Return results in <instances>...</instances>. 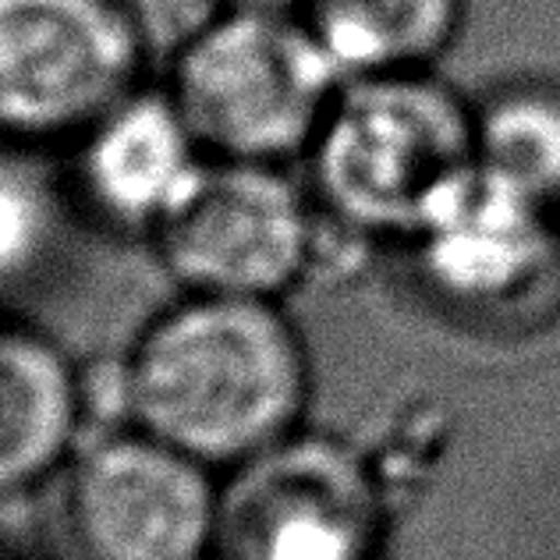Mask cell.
I'll return each instance as SVG.
<instances>
[{
	"label": "cell",
	"instance_id": "6da1fadb",
	"mask_svg": "<svg viewBox=\"0 0 560 560\" xmlns=\"http://www.w3.org/2000/svg\"><path fill=\"white\" fill-rule=\"evenodd\" d=\"M121 422L228 471L308 425L313 355L284 302L174 291L117 370Z\"/></svg>",
	"mask_w": 560,
	"mask_h": 560
},
{
	"label": "cell",
	"instance_id": "7a4b0ae2",
	"mask_svg": "<svg viewBox=\"0 0 560 560\" xmlns=\"http://www.w3.org/2000/svg\"><path fill=\"white\" fill-rule=\"evenodd\" d=\"M305 164L337 231L405 245L440 191L476 164V107L433 71L348 79Z\"/></svg>",
	"mask_w": 560,
	"mask_h": 560
},
{
	"label": "cell",
	"instance_id": "3957f363",
	"mask_svg": "<svg viewBox=\"0 0 560 560\" xmlns=\"http://www.w3.org/2000/svg\"><path fill=\"white\" fill-rule=\"evenodd\" d=\"M156 82L202 156L288 167L316 142L345 75L302 14L210 11Z\"/></svg>",
	"mask_w": 560,
	"mask_h": 560
},
{
	"label": "cell",
	"instance_id": "277c9868",
	"mask_svg": "<svg viewBox=\"0 0 560 560\" xmlns=\"http://www.w3.org/2000/svg\"><path fill=\"white\" fill-rule=\"evenodd\" d=\"M153 54L136 0H0V150L68 153L156 79Z\"/></svg>",
	"mask_w": 560,
	"mask_h": 560
},
{
	"label": "cell",
	"instance_id": "5b68a950",
	"mask_svg": "<svg viewBox=\"0 0 560 560\" xmlns=\"http://www.w3.org/2000/svg\"><path fill=\"white\" fill-rule=\"evenodd\" d=\"M323 224L284 164L202 156L145 242L174 291L284 302L316 270Z\"/></svg>",
	"mask_w": 560,
	"mask_h": 560
},
{
	"label": "cell",
	"instance_id": "8992f818",
	"mask_svg": "<svg viewBox=\"0 0 560 560\" xmlns=\"http://www.w3.org/2000/svg\"><path fill=\"white\" fill-rule=\"evenodd\" d=\"M394 490L376 462L313 425L220 471L217 560H380Z\"/></svg>",
	"mask_w": 560,
	"mask_h": 560
},
{
	"label": "cell",
	"instance_id": "52a82bcc",
	"mask_svg": "<svg viewBox=\"0 0 560 560\" xmlns=\"http://www.w3.org/2000/svg\"><path fill=\"white\" fill-rule=\"evenodd\" d=\"M422 291L471 327L533 330L560 308V213L471 164L401 245Z\"/></svg>",
	"mask_w": 560,
	"mask_h": 560
},
{
	"label": "cell",
	"instance_id": "ba28073f",
	"mask_svg": "<svg viewBox=\"0 0 560 560\" xmlns=\"http://www.w3.org/2000/svg\"><path fill=\"white\" fill-rule=\"evenodd\" d=\"M61 508L85 560H206L220 471L117 422L82 440L61 476Z\"/></svg>",
	"mask_w": 560,
	"mask_h": 560
},
{
	"label": "cell",
	"instance_id": "9c48e42d",
	"mask_svg": "<svg viewBox=\"0 0 560 560\" xmlns=\"http://www.w3.org/2000/svg\"><path fill=\"white\" fill-rule=\"evenodd\" d=\"M61 156L82 210L139 238L202 164V150L156 79L103 114Z\"/></svg>",
	"mask_w": 560,
	"mask_h": 560
},
{
	"label": "cell",
	"instance_id": "30bf717a",
	"mask_svg": "<svg viewBox=\"0 0 560 560\" xmlns=\"http://www.w3.org/2000/svg\"><path fill=\"white\" fill-rule=\"evenodd\" d=\"M85 433V380L39 323L0 316V497L65 476Z\"/></svg>",
	"mask_w": 560,
	"mask_h": 560
},
{
	"label": "cell",
	"instance_id": "8fae6325",
	"mask_svg": "<svg viewBox=\"0 0 560 560\" xmlns=\"http://www.w3.org/2000/svg\"><path fill=\"white\" fill-rule=\"evenodd\" d=\"M302 22L348 79L433 71L465 22V0H305Z\"/></svg>",
	"mask_w": 560,
	"mask_h": 560
},
{
	"label": "cell",
	"instance_id": "7c38bea8",
	"mask_svg": "<svg viewBox=\"0 0 560 560\" xmlns=\"http://www.w3.org/2000/svg\"><path fill=\"white\" fill-rule=\"evenodd\" d=\"M476 164L560 213L557 85H508L476 107Z\"/></svg>",
	"mask_w": 560,
	"mask_h": 560
},
{
	"label": "cell",
	"instance_id": "4fadbf2b",
	"mask_svg": "<svg viewBox=\"0 0 560 560\" xmlns=\"http://www.w3.org/2000/svg\"><path fill=\"white\" fill-rule=\"evenodd\" d=\"M43 238V206L25 182L0 174V270H19Z\"/></svg>",
	"mask_w": 560,
	"mask_h": 560
},
{
	"label": "cell",
	"instance_id": "5bb4252c",
	"mask_svg": "<svg viewBox=\"0 0 560 560\" xmlns=\"http://www.w3.org/2000/svg\"><path fill=\"white\" fill-rule=\"evenodd\" d=\"M305 0H210L213 11H262V14H299Z\"/></svg>",
	"mask_w": 560,
	"mask_h": 560
},
{
	"label": "cell",
	"instance_id": "9a60e30c",
	"mask_svg": "<svg viewBox=\"0 0 560 560\" xmlns=\"http://www.w3.org/2000/svg\"><path fill=\"white\" fill-rule=\"evenodd\" d=\"M206 560H217V557H206Z\"/></svg>",
	"mask_w": 560,
	"mask_h": 560
}]
</instances>
